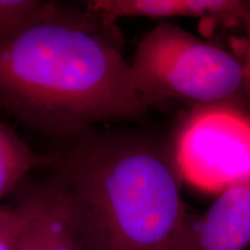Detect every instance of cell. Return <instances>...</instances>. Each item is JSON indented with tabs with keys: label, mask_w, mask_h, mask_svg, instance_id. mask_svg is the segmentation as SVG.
<instances>
[{
	"label": "cell",
	"mask_w": 250,
	"mask_h": 250,
	"mask_svg": "<svg viewBox=\"0 0 250 250\" xmlns=\"http://www.w3.org/2000/svg\"><path fill=\"white\" fill-rule=\"evenodd\" d=\"M121 34L55 2L44 17L0 31V109L41 136L76 138L98 123L139 121Z\"/></svg>",
	"instance_id": "cell-1"
},
{
	"label": "cell",
	"mask_w": 250,
	"mask_h": 250,
	"mask_svg": "<svg viewBox=\"0 0 250 250\" xmlns=\"http://www.w3.org/2000/svg\"><path fill=\"white\" fill-rule=\"evenodd\" d=\"M55 153L79 250L180 249L190 213L173 142L92 127Z\"/></svg>",
	"instance_id": "cell-2"
},
{
	"label": "cell",
	"mask_w": 250,
	"mask_h": 250,
	"mask_svg": "<svg viewBox=\"0 0 250 250\" xmlns=\"http://www.w3.org/2000/svg\"><path fill=\"white\" fill-rule=\"evenodd\" d=\"M133 90L148 109L167 99L198 105L242 94V62L226 50L161 20L137 44L130 62Z\"/></svg>",
	"instance_id": "cell-3"
},
{
	"label": "cell",
	"mask_w": 250,
	"mask_h": 250,
	"mask_svg": "<svg viewBox=\"0 0 250 250\" xmlns=\"http://www.w3.org/2000/svg\"><path fill=\"white\" fill-rule=\"evenodd\" d=\"M173 140L183 181L223 192L250 180V116L228 102L198 105Z\"/></svg>",
	"instance_id": "cell-4"
},
{
	"label": "cell",
	"mask_w": 250,
	"mask_h": 250,
	"mask_svg": "<svg viewBox=\"0 0 250 250\" xmlns=\"http://www.w3.org/2000/svg\"><path fill=\"white\" fill-rule=\"evenodd\" d=\"M21 221L17 250H79L67 196L55 174L24 180L14 192Z\"/></svg>",
	"instance_id": "cell-5"
},
{
	"label": "cell",
	"mask_w": 250,
	"mask_h": 250,
	"mask_svg": "<svg viewBox=\"0 0 250 250\" xmlns=\"http://www.w3.org/2000/svg\"><path fill=\"white\" fill-rule=\"evenodd\" d=\"M250 245V180L227 188L202 214H189L179 250H245Z\"/></svg>",
	"instance_id": "cell-6"
},
{
	"label": "cell",
	"mask_w": 250,
	"mask_h": 250,
	"mask_svg": "<svg viewBox=\"0 0 250 250\" xmlns=\"http://www.w3.org/2000/svg\"><path fill=\"white\" fill-rule=\"evenodd\" d=\"M85 4L86 13L104 26H115L124 18H210L224 22L250 19V1L240 0H92Z\"/></svg>",
	"instance_id": "cell-7"
},
{
	"label": "cell",
	"mask_w": 250,
	"mask_h": 250,
	"mask_svg": "<svg viewBox=\"0 0 250 250\" xmlns=\"http://www.w3.org/2000/svg\"><path fill=\"white\" fill-rule=\"evenodd\" d=\"M56 160L55 152H35L11 127L0 122V201L14 193L31 170L51 168Z\"/></svg>",
	"instance_id": "cell-8"
},
{
	"label": "cell",
	"mask_w": 250,
	"mask_h": 250,
	"mask_svg": "<svg viewBox=\"0 0 250 250\" xmlns=\"http://www.w3.org/2000/svg\"><path fill=\"white\" fill-rule=\"evenodd\" d=\"M55 6L42 0H0V31L14 29L44 17Z\"/></svg>",
	"instance_id": "cell-9"
},
{
	"label": "cell",
	"mask_w": 250,
	"mask_h": 250,
	"mask_svg": "<svg viewBox=\"0 0 250 250\" xmlns=\"http://www.w3.org/2000/svg\"><path fill=\"white\" fill-rule=\"evenodd\" d=\"M21 221L12 208L0 206V250H17Z\"/></svg>",
	"instance_id": "cell-10"
},
{
	"label": "cell",
	"mask_w": 250,
	"mask_h": 250,
	"mask_svg": "<svg viewBox=\"0 0 250 250\" xmlns=\"http://www.w3.org/2000/svg\"><path fill=\"white\" fill-rule=\"evenodd\" d=\"M249 22V39H248V48L246 50L245 61H242V72H243V87L242 95L245 96L249 107V116H250V19Z\"/></svg>",
	"instance_id": "cell-11"
}]
</instances>
